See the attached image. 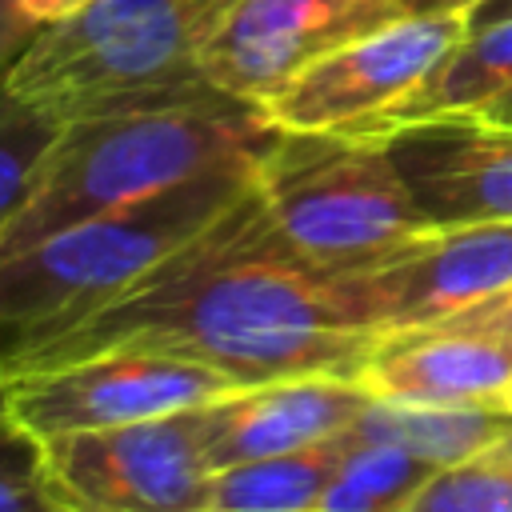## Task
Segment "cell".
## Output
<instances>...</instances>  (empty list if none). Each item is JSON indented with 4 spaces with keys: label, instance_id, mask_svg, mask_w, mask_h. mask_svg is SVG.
Instances as JSON below:
<instances>
[{
    "label": "cell",
    "instance_id": "obj_1",
    "mask_svg": "<svg viewBox=\"0 0 512 512\" xmlns=\"http://www.w3.org/2000/svg\"><path fill=\"white\" fill-rule=\"evenodd\" d=\"M376 336L356 324L340 276L296 256L248 184L120 300L4 364L8 372H32L132 344L200 360L236 384L312 372L356 380Z\"/></svg>",
    "mask_w": 512,
    "mask_h": 512
},
{
    "label": "cell",
    "instance_id": "obj_2",
    "mask_svg": "<svg viewBox=\"0 0 512 512\" xmlns=\"http://www.w3.org/2000/svg\"><path fill=\"white\" fill-rule=\"evenodd\" d=\"M276 136L280 128L260 104L224 92L64 120L28 200L0 232V256L156 196L208 168L256 164Z\"/></svg>",
    "mask_w": 512,
    "mask_h": 512
},
{
    "label": "cell",
    "instance_id": "obj_3",
    "mask_svg": "<svg viewBox=\"0 0 512 512\" xmlns=\"http://www.w3.org/2000/svg\"><path fill=\"white\" fill-rule=\"evenodd\" d=\"M256 164H220L136 204L68 224L0 256L4 360L44 344L120 300L184 240L204 232L252 184Z\"/></svg>",
    "mask_w": 512,
    "mask_h": 512
},
{
    "label": "cell",
    "instance_id": "obj_4",
    "mask_svg": "<svg viewBox=\"0 0 512 512\" xmlns=\"http://www.w3.org/2000/svg\"><path fill=\"white\" fill-rule=\"evenodd\" d=\"M228 8L232 0H96L44 24L4 68V84L60 120L220 92L200 60Z\"/></svg>",
    "mask_w": 512,
    "mask_h": 512
},
{
    "label": "cell",
    "instance_id": "obj_5",
    "mask_svg": "<svg viewBox=\"0 0 512 512\" xmlns=\"http://www.w3.org/2000/svg\"><path fill=\"white\" fill-rule=\"evenodd\" d=\"M252 188L284 244L332 276L376 268L432 232L380 132L280 128Z\"/></svg>",
    "mask_w": 512,
    "mask_h": 512
},
{
    "label": "cell",
    "instance_id": "obj_6",
    "mask_svg": "<svg viewBox=\"0 0 512 512\" xmlns=\"http://www.w3.org/2000/svg\"><path fill=\"white\" fill-rule=\"evenodd\" d=\"M236 388L244 384L200 360L112 344L48 368L12 372L8 408L20 432L32 440H56L204 408Z\"/></svg>",
    "mask_w": 512,
    "mask_h": 512
},
{
    "label": "cell",
    "instance_id": "obj_7",
    "mask_svg": "<svg viewBox=\"0 0 512 512\" xmlns=\"http://www.w3.org/2000/svg\"><path fill=\"white\" fill-rule=\"evenodd\" d=\"M212 404L40 440L60 500L72 512H204L216 472Z\"/></svg>",
    "mask_w": 512,
    "mask_h": 512
},
{
    "label": "cell",
    "instance_id": "obj_8",
    "mask_svg": "<svg viewBox=\"0 0 512 512\" xmlns=\"http://www.w3.org/2000/svg\"><path fill=\"white\" fill-rule=\"evenodd\" d=\"M460 12L396 16L296 72L260 108L284 132H368L464 40Z\"/></svg>",
    "mask_w": 512,
    "mask_h": 512
},
{
    "label": "cell",
    "instance_id": "obj_9",
    "mask_svg": "<svg viewBox=\"0 0 512 512\" xmlns=\"http://www.w3.org/2000/svg\"><path fill=\"white\" fill-rule=\"evenodd\" d=\"M356 324L372 332L436 324L512 288V220L432 228L392 260L340 276Z\"/></svg>",
    "mask_w": 512,
    "mask_h": 512
},
{
    "label": "cell",
    "instance_id": "obj_10",
    "mask_svg": "<svg viewBox=\"0 0 512 512\" xmlns=\"http://www.w3.org/2000/svg\"><path fill=\"white\" fill-rule=\"evenodd\" d=\"M396 16L400 0H232L204 48V80L264 104L312 60Z\"/></svg>",
    "mask_w": 512,
    "mask_h": 512
},
{
    "label": "cell",
    "instance_id": "obj_11",
    "mask_svg": "<svg viewBox=\"0 0 512 512\" xmlns=\"http://www.w3.org/2000/svg\"><path fill=\"white\" fill-rule=\"evenodd\" d=\"M432 228L512 220V128L480 112H444L380 132Z\"/></svg>",
    "mask_w": 512,
    "mask_h": 512
},
{
    "label": "cell",
    "instance_id": "obj_12",
    "mask_svg": "<svg viewBox=\"0 0 512 512\" xmlns=\"http://www.w3.org/2000/svg\"><path fill=\"white\" fill-rule=\"evenodd\" d=\"M376 400L476 404L504 400L512 384V332L436 320L380 332L360 376Z\"/></svg>",
    "mask_w": 512,
    "mask_h": 512
},
{
    "label": "cell",
    "instance_id": "obj_13",
    "mask_svg": "<svg viewBox=\"0 0 512 512\" xmlns=\"http://www.w3.org/2000/svg\"><path fill=\"white\" fill-rule=\"evenodd\" d=\"M372 400L360 380L336 372L244 384L212 404V468L336 440Z\"/></svg>",
    "mask_w": 512,
    "mask_h": 512
},
{
    "label": "cell",
    "instance_id": "obj_14",
    "mask_svg": "<svg viewBox=\"0 0 512 512\" xmlns=\"http://www.w3.org/2000/svg\"><path fill=\"white\" fill-rule=\"evenodd\" d=\"M508 432H512V408L504 400H476V404L372 400L360 412V420L348 428L352 440L392 444L436 468L476 460Z\"/></svg>",
    "mask_w": 512,
    "mask_h": 512
},
{
    "label": "cell",
    "instance_id": "obj_15",
    "mask_svg": "<svg viewBox=\"0 0 512 512\" xmlns=\"http://www.w3.org/2000/svg\"><path fill=\"white\" fill-rule=\"evenodd\" d=\"M348 440H336L224 464L212 472V492L204 512H316L328 484L344 464Z\"/></svg>",
    "mask_w": 512,
    "mask_h": 512
},
{
    "label": "cell",
    "instance_id": "obj_16",
    "mask_svg": "<svg viewBox=\"0 0 512 512\" xmlns=\"http://www.w3.org/2000/svg\"><path fill=\"white\" fill-rule=\"evenodd\" d=\"M504 88H512V16L488 28L464 32V40L424 76V84L412 96H404L368 132H384V128L424 120V116H444V112H476Z\"/></svg>",
    "mask_w": 512,
    "mask_h": 512
},
{
    "label": "cell",
    "instance_id": "obj_17",
    "mask_svg": "<svg viewBox=\"0 0 512 512\" xmlns=\"http://www.w3.org/2000/svg\"><path fill=\"white\" fill-rule=\"evenodd\" d=\"M344 440H348V452L320 500V512H404L408 500L428 484V476L440 472L436 464L404 448L364 444V440H352L348 432Z\"/></svg>",
    "mask_w": 512,
    "mask_h": 512
},
{
    "label": "cell",
    "instance_id": "obj_18",
    "mask_svg": "<svg viewBox=\"0 0 512 512\" xmlns=\"http://www.w3.org/2000/svg\"><path fill=\"white\" fill-rule=\"evenodd\" d=\"M64 120L12 96L0 72V232L28 200V188L52 152Z\"/></svg>",
    "mask_w": 512,
    "mask_h": 512
},
{
    "label": "cell",
    "instance_id": "obj_19",
    "mask_svg": "<svg viewBox=\"0 0 512 512\" xmlns=\"http://www.w3.org/2000/svg\"><path fill=\"white\" fill-rule=\"evenodd\" d=\"M404 512H512V472L480 456L440 468Z\"/></svg>",
    "mask_w": 512,
    "mask_h": 512
},
{
    "label": "cell",
    "instance_id": "obj_20",
    "mask_svg": "<svg viewBox=\"0 0 512 512\" xmlns=\"http://www.w3.org/2000/svg\"><path fill=\"white\" fill-rule=\"evenodd\" d=\"M0 512H72L48 476L40 440L16 424L0 436Z\"/></svg>",
    "mask_w": 512,
    "mask_h": 512
},
{
    "label": "cell",
    "instance_id": "obj_21",
    "mask_svg": "<svg viewBox=\"0 0 512 512\" xmlns=\"http://www.w3.org/2000/svg\"><path fill=\"white\" fill-rule=\"evenodd\" d=\"M44 24L20 4V0H0V72L28 48V40L40 32Z\"/></svg>",
    "mask_w": 512,
    "mask_h": 512
},
{
    "label": "cell",
    "instance_id": "obj_22",
    "mask_svg": "<svg viewBox=\"0 0 512 512\" xmlns=\"http://www.w3.org/2000/svg\"><path fill=\"white\" fill-rule=\"evenodd\" d=\"M448 320H468V324H484V328H504V332H512V288L500 292V296H492V300H484V304H476V308H468V312H456V316H448Z\"/></svg>",
    "mask_w": 512,
    "mask_h": 512
},
{
    "label": "cell",
    "instance_id": "obj_23",
    "mask_svg": "<svg viewBox=\"0 0 512 512\" xmlns=\"http://www.w3.org/2000/svg\"><path fill=\"white\" fill-rule=\"evenodd\" d=\"M40 24H56V20H64V16H76L80 8H88V4H96V0H20Z\"/></svg>",
    "mask_w": 512,
    "mask_h": 512
},
{
    "label": "cell",
    "instance_id": "obj_24",
    "mask_svg": "<svg viewBox=\"0 0 512 512\" xmlns=\"http://www.w3.org/2000/svg\"><path fill=\"white\" fill-rule=\"evenodd\" d=\"M508 16H512V0H476V4L464 12L468 32L488 28V24H496V20H508Z\"/></svg>",
    "mask_w": 512,
    "mask_h": 512
},
{
    "label": "cell",
    "instance_id": "obj_25",
    "mask_svg": "<svg viewBox=\"0 0 512 512\" xmlns=\"http://www.w3.org/2000/svg\"><path fill=\"white\" fill-rule=\"evenodd\" d=\"M476 0H400L404 16H432V12H468Z\"/></svg>",
    "mask_w": 512,
    "mask_h": 512
},
{
    "label": "cell",
    "instance_id": "obj_26",
    "mask_svg": "<svg viewBox=\"0 0 512 512\" xmlns=\"http://www.w3.org/2000/svg\"><path fill=\"white\" fill-rule=\"evenodd\" d=\"M484 120H492V124H508L512 128V88H504L500 96H492L484 108H476Z\"/></svg>",
    "mask_w": 512,
    "mask_h": 512
},
{
    "label": "cell",
    "instance_id": "obj_27",
    "mask_svg": "<svg viewBox=\"0 0 512 512\" xmlns=\"http://www.w3.org/2000/svg\"><path fill=\"white\" fill-rule=\"evenodd\" d=\"M8 388H12V372L4 364V352H0V436L12 428V408H8Z\"/></svg>",
    "mask_w": 512,
    "mask_h": 512
},
{
    "label": "cell",
    "instance_id": "obj_28",
    "mask_svg": "<svg viewBox=\"0 0 512 512\" xmlns=\"http://www.w3.org/2000/svg\"><path fill=\"white\" fill-rule=\"evenodd\" d=\"M480 460H488V464H500V468H508L512 472V432L508 436H500L488 452H480Z\"/></svg>",
    "mask_w": 512,
    "mask_h": 512
},
{
    "label": "cell",
    "instance_id": "obj_29",
    "mask_svg": "<svg viewBox=\"0 0 512 512\" xmlns=\"http://www.w3.org/2000/svg\"><path fill=\"white\" fill-rule=\"evenodd\" d=\"M504 404H508V408H512V384H508V392H504Z\"/></svg>",
    "mask_w": 512,
    "mask_h": 512
},
{
    "label": "cell",
    "instance_id": "obj_30",
    "mask_svg": "<svg viewBox=\"0 0 512 512\" xmlns=\"http://www.w3.org/2000/svg\"><path fill=\"white\" fill-rule=\"evenodd\" d=\"M316 512H320V508H316Z\"/></svg>",
    "mask_w": 512,
    "mask_h": 512
}]
</instances>
